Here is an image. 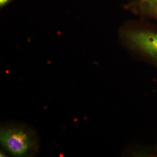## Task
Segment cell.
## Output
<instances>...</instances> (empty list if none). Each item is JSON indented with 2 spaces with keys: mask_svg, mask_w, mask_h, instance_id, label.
<instances>
[{
  "mask_svg": "<svg viewBox=\"0 0 157 157\" xmlns=\"http://www.w3.org/2000/svg\"><path fill=\"white\" fill-rule=\"evenodd\" d=\"M140 1L145 5L148 10L157 7V0H140Z\"/></svg>",
  "mask_w": 157,
  "mask_h": 157,
  "instance_id": "3",
  "label": "cell"
},
{
  "mask_svg": "<svg viewBox=\"0 0 157 157\" xmlns=\"http://www.w3.org/2000/svg\"><path fill=\"white\" fill-rule=\"evenodd\" d=\"M1 141L7 149L16 155L24 154L29 145L28 136L19 129H8L2 131Z\"/></svg>",
  "mask_w": 157,
  "mask_h": 157,
  "instance_id": "2",
  "label": "cell"
},
{
  "mask_svg": "<svg viewBox=\"0 0 157 157\" xmlns=\"http://www.w3.org/2000/svg\"><path fill=\"white\" fill-rule=\"evenodd\" d=\"M124 37L130 45L152 59L157 60V32L128 30Z\"/></svg>",
  "mask_w": 157,
  "mask_h": 157,
  "instance_id": "1",
  "label": "cell"
},
{
  "mask_svg": "<svg viewBox=\"0 0 157 157\" xmlns=\"http://www.w3.org/2000/svg\"><path fill=\"white\" fill-rule=\"evenodd\" d=\"M148 11H149L151 14L157 17V7L148 10Z\"/></svg>",
  "mask_w": 157,
  "mask_h": 157,
  "instance_id": "4",
  "label": "cell"
},
{
  "mask_svg": "<svg viewBox=\"0 0 157 157\" xmlns=\"http://www.w3.org/2000/svg\"><path fill=\"white\" fill-rule=\"evenodd\" d=\"M9 0H0V5L1 6H3L4 4H6Z\"/></svg>",
  "mask_w": 157,
  "mask_h": 157,
  "instance_id": "5",
  "label": "cell"
}]
</instances>
